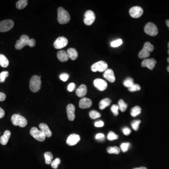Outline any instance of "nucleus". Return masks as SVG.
Returning <instances> with one entry per match:
<instances>
[{"label":"nucleus","mask_w":169,"mask_h":169,"mask_svg":"<svg viewBox=\"0 0 169 169\" xmlns=\"http://www.w3.org/2000/svg\"><path fill=\"white\" fill-rule=\"evenodd\" d=\"M58 13V21L61 25L67 24L71 20L70 14L62 7H59L57 10Z\"/></svg>","instance_id":"obj_1"},{"label":"nucleus","mask_w":169,"mask_h":169,"mask_svg":"<svg viewBox=\"0 0 169 169\" xmlns=\"http://www.w3.org/2000/svg\"><path fill=\"white\" fill-rule=\"evenodd\" d=\"M41 78L37 75H34L30 79L29 84L30 89L34 93L38 92L41 88Z\"/></svg>","instance_id":"obj_2"},{"label":"nucleus","mask_w":169,"mask_h":169,"mask_svg":"<svg viewBox=\"0 0 169 169\" xmlns=\"http://www.w3.org/2000/svg\"><path fill=\"white\" fill-rule=\"evenodd\" d=\"M11 119L12 124L15 126H19L21 128H25L27 124L26 119L20 115H13Z\"/></svg>","instance_id":"obj_3"},{"label":"nucleus","mask_w":169,"mask_h":169,"mask_svg":"<svg viewBox=\"0 0 169 169\" xmlns=\"http://www.w3.org/2000/svg\"><path fill=\"white\" fill-rule=\"evenodd\" d=\"M144 32L146 34L151 36H155L158 33V30L156 25L151 22L146 24L144 27Z\"/></svg>","instance_id":"obj_4"},{"label":"nucleus","mask_w":169,"mask_h":169,"mask_svg":"<svg viewBox=\"0 0 169 169\" xmlns=\"http://www.w3.org/2000/svg\"><path fill=\"white\" fill-rule=\"evenodd\" d=\"M30 134L39 141H43L46 139V135L41 130H39L37 128L33 127L30 130Z\"/></svg>","instance_id":"obj_5"},{"label":"nucleus","mask_w":169,"mask_h":169,"mask_svg":"<svg viewBox=\"0 0 169 169\" xmlns=\"http://www.w3.org/2000/svg\"><path fill=\"white\" fill-rule=\"evenodd\" d=\"M108 65L105 62L100 61L95 63L91 66V70L93 72H105L108 69Z\"/></svg>","instance_id":"obj_6"},{"label":"nucleus","mask_w":169,"mask_h":169,"mask_svg":"<svg viewBox=\"0 0 169 169\" xmlns=\"http://www.w3.org/2000/svg\"><path fill=\"white\" fill-rule=\"evenodd\" d=\"M30 38L28 36L26 35H23L21 36L20 40L17 41L15 45V48L17 50H20L22 49L25 46L29 45Z\"/></svg>","instance_id":"obj_7"},{"label":"nucleus","mask_w":169,"mask_h":169,"mask_svg":"<svg viewBox=\"0 0 169 169\" xmlns=\"http://www.w3.org/2000/svg\"><path fill=\"white\" fill-rule=\"evenodd\" d=\"M14 23L12 20H7L0 22V32H6L13 28Z\"/></svg>","instance_id":"obj_8"},{"label":"nucleus","mask_w":169,"mask_h":169,"mask_svg":"<svg viewBox=\"0 0 169 169\" xmlns=\"http://www.w3.org/2000/svg\"><path fill=\"white\" fill-rule=\"evenodd\" d=\"M95 20V15L93 11L88 10L84 15V22L87 26H91L94 23Z\"/></svg>","instance_id":"obj_9"},{"label":"nucleus","mask_w":169,"mask_h":169,"mask_svg":"<svg viewBox=\"0 0 169 169\" xmlns=\"http://www.w3.org/2000/svg\"><path fill=\"white\" fill-rule=\"evenodd\" d=\"M68 43L67 39L64 37L61 36L58 37L54 43V46L56 49H61L65 47Z\"/></svg>","instance_id":"obj_10"},{"label":"nucleus","mask_w":169,"mask_h":169,"mask_svg":"<svg viewBox=\"0 0 169 169\" xmlns=\"http://www.w3.org/2000/svg\"><path fill=\"white\" fill-rule=\"evenodd\" d=\"M143 8L139 6H134L131 8L129 11V14L133 18H137L143 15Z\"/></svg>","instance_id":"obj_11"},{"label":"nucleus","mask_w":169,"mask_h":169,"mask_svg":"<svg viewBox=\"0 0 169 169\" xmlns=\"http://www.w3.org/2000/svg\"><path fill=\"white\" fill-rule=\"evenodd\" d=\"M94 84L97 89L101 91H104L107 88V83L105 80L101 78H97L94 81Z\"/></svg>","instance_id":"obj_12"},{"label":"nucleus","mask_w":169,"mask_h":169,"mask_svg":"<svg viewBox=\"0 0 169 169\" xmlns=\"http://www.w3.org/2000/svg\"><path fill=\"white\" fill-rule=\"evenodd\" d=\"M156 63V60L154 58L146 59L141 63V66L147 67L149 70H152L155 67Z\"/></svg>","instance_id":"obj_13"},{"label":"nucleus","mask_w":169,"mask_h":169,"mask_svg":"<svg viewBox=\"0 0 169 169\" xmlns=\"http://www.w3.org/2000/svg\"><path fill=\"white\" fill-rule=\"evenodd\" d=\"M80 136L77 134H72L69 136L66 140V143L69 146L75 145L80 140Z\"/></svg>","instance_id":"obj_14"},{"label":"nucleus","mask_w":169,"mask_h":169,"mask_svg":"<svg viewBox=\"0 0 169 169\" xmlns=\"http://www.w3.org/2000/svg\"><path fill=\"white\" fill-rule=\"evenodd\" d=\"M67 114L69 120L71 121H73L75 118V107L72 104H69L66 108Z\"/></svg>","instance_id":"obj_15"},{"label":"nucleus","mask_w":169,"mask_h":169,"mask_svg":"<svg viewBox=\"0 0 169 169\" xmlns=\"http://www.w3.org/2000/svg\"><path fill=\"white\" fill-rule=\"evenodd\" d=\"M92 105V102L91 100L88 98H82L79 101V106L80 108L82 109L89 108Z\"/></svg>","instance_id":"obj_16"},{"label":"nucleus","mask_w":169,"mask_h":169,"mask_svg":"<svg viewBox=\"0 0 169 169\" xmlns=\"http://www.w3.org/2000/svg\"><path fill=\"white\" fill-rule=\"evenodd\" d=\"M103 77L104 78H106L107 80H108L111 83H114L116 80L113 71L110 69H108L106 71L104 72Z\"/></svg>","instance_id":"obj_17"},{"label":"nucleus","mask_w":169,"mask_h":169,"mask_svg":"<svg viewBox=\"0 0 169 169\" xmlns=\"http://www.w3.org/2000/svg\"><path fill=\"white\" fill-rule=\"evenodd\" d=\"M87 87L84 84H82L78 87L76 91V94L79 97H83L87 94Z\"/></svg>","instance_id":"obj_18"},{"label":"nucleus","mask_w":169,"mask_h":169,"mask_svg":"<svg viewBox=\"0 0 169 169\" xmlns=\"http://www.w3.org/2000/svg\"><path fill=\"white\" fill-rule=\"evenodd\" d=\"M39 128L44 133L46 137H51L52 135V133L50 129L48 128V125L45 123H41L39 124Z\"/></svg>","instance_id":"obj_19"},{"label":"nucleus","mask_w":169,"mask_h":169,"mask_svg":"<svg viewBox=\"0 0 169 169\" xmlns=\"http://www.w3.org/2000/svg\"><path fill=\"white\" fill-rule=\"evenodd\" d=\"M11 136V133L10 131L6 130L3 134V135L0 138V143L2 145H5L10 139Z\"/></svg>","instance_id":"obj_20"},{"label":"nucleus","mask_w":169,"mask_h":169,"mask_svg":"<svg viewBox=\"0 0 169 169\" xmlns=\"http://www.w3.org/2000/svg\"><path fill=\"white\" fill-rule=\"evenodd\" d=\"M57 57L58 60L62 62H65L69 59L67 53L64 51H58L57 53Z\"/></svg>","instance_id":"obj_21"},{"label":"nucleus","mask_w":169,"mask_h":169,"mask_svg":"<svg viewBox=\"0 0 169 169\" xmlns=\"http://www.w3.org/2000/svg\"><path fill=\"white\" fill-rule=\"evenodd\" d=\"M67 53L68 55L69 59H71L72 60H76L78 57L77 51L74 48H69L67 51Z\"/></svg>","instance_id":"obj_22"},{"label":"nucleus","mask_w":169,"mask_h":169,"mask_svg":"<svg viewBox=\"0 0 169 169\" xmlns=\"http://www.w3.org/2000/svg\"><path fill=\"white\" fill-rule=\"evenodd\" d=\"M111 103V100L109 98H105L102 100L99 103L100 109L101 110L105 109L106 107L110 105Z\"/></svg>","instance_id":"obj_23"},{"label":"nucleus","mask_w":169,"mask_h":169,"mask_svg":"<svg viewBox=\"0 0 169 169\" xmlns=\"http://www.w3.org/2000/svg\"><path fill=\"white\" fill-rule=\"evenodd\" d=\"M9 65V61L4 55L0 54V65L3 68L7 67Z\"/></svg>","instance_id":"obj_24"},{"label":"nucleus","mask_w":169,"mask_h":169,"mask_svg":"<svg viewBox=\"0 0 169 169\" xmlns=\"http://www.w3.org/2000/svg\"><path fill=\"white\" fill-rule=\"evenodd\" d=\"M118 105L119 107V109L122 112H124L128 108V104L122 99L119 100V101L118 102Z\"/></svg>","instance_id":"obj_25"},{"label":"nucleus","mask_w":169,"mask_h":169,"mask_svg":"<svg viewBox=\"0 0 169 169\" xmlns=\"http://www.w3.org/2000/svg\"><path fill=\"white\" fill-rule=\"evenodd\" d=\"M28 4V1L27 0H20L16 3V7L19 10H22L26 8Z\"/></svg>","instance_id":"obj_26"},{"label":"nucleus","mask_w":169,"mask_h":169,"mask_svg":"<svg viewBox=\"0 0 169 169\" xmlns=\"http://www.w3.org/2000/svg\"><path fill=\"white\" fill-rule=\"evenodd\" d=\"M141 109L139 106H135L131 110V115L133 117H135L141 113Z\"/></svg>","instance_id":"obj_27"},{"label":"nucleus","mask_w":169,"mask_h":169,"mask_svg":"<svg viewBox=\"0 0 169 169\" xmlns=\"http://www.w3.org/2000/svg\"><path fill=\"white\" fill-rule=\"evenodd\" d=\"M45 158V163L47 164H50L52 162V160L53 158V155L51 152H46L44 154Z\"/></svg>","instance_id":"obj_28"},{"label":"nucleus","mask_w":169,"mask_h":169,"mask_svg":"<svg viewBox=\"0 0 169 169\" xmlns=\"http://www.w3.org/2000/svg\"><path fill=\"white\" fill-rule=\"evenodd\" d=\"M107 152L109 154H118L120 152V149L118 147H109L107 148Z\"/></svg>","instance_id":"obj_29"},{"label":"nucleus","mask_w":169,"mask_h":169,"mask_svg":"<svg viewBox=\"0 0 169 169\" xmlns=\"http://www.w3.org/2000/svg\"><path fill=\"white\" fill-rule=\"evenodd\" d=\"M150 54V53L149 52L144 48H143L140 52L138 56L140 59H143V58H147L148 57H149Z\"/></svg>","instance_id":"obj_30"},{"label":"nucleus","mask_w":169,"mask_h":169,"mask_svg":"<svg viewBox=\"0 0 169 169\" xmlns=\"http://www.w3.org/2000/svg\"><path fill=\"white\" fill-rule=\"evenodd\" d=\"M124 86L126 88H130L132 87L133 84H134V80L133 78L130 77L126 78L124 80L123 83Z\"/></svg>","instance_id":"obj_31"},{"label":"nucleus","mask_w":169,"mask_h":169,"mask_svg":"<svg viewBox=\"0 0 169 169\" xmlns=\"http://www.w3.org/2000/svg\"><path fill=\"white\" fill-rule=\"evenodd\" d=\"M143 48L148 51L149 52L151 53L154 50V47L149 42H146L145 43Z\"/></svg>","instance_id":"obj_32"},{"label":"nucleus","mask_w":169,"mask_h":169,"mask_svg":"<svg viewBox=\"0 0 169 169\" xmlns=\"http://www.w3.org/2000/svg\"><path fill=\"white\" fill-rule=\"evenodd\" d=\"M89 116L91 118L95 119L100 118L101 114L96 110H92L89 113Z\"/></svg>","instance_id":"obj_33"},{"label":"nucleus","mask_w":169,"mask_h":169,"mask_svg":"<svg viewBox=\"0 0 169 169\" xmlns=\"http://www.w3.org/2000/svg\"><path fill=\"white\" fill-rule=\"evenodd\" d=\"M107 139L108 140L110 141H112V140H116L118 139V136L115 133H114L113 132L110 131L109 133L107 136Z\"/></svg>","instance_id":"obj_34"},{"label":"nucleus","mask_w":169,"mask_h":169,"mask_svg":"<svg viewBox=\"0 0 169 169\" xmlns=\"http://www.w3.org/2000/svg\"><path fill=\"white\" fill-rule=\"evenodd\" d=\"M60 163H61L60 159L59 158H57L55 159L54 160L52 161L51 163V165L53 169H57L58 168Z\"/></svg>","instance_id":"obj_35"},{"label":"nucleus","mask_w":169,"mask_h":169,"mask_svg":"<svg viewBox=\"0 0 169 169\" xmlns=\"http://www.w3.org/2000/svg\"><path fill=\"white\" fill-rule=\"evenodd\" d=\"M9 76V72L4 71L0 73V82L3 83L5 81V78Z\"/></svg>","instance_id":"obj_36"},{"label":"nucleus","mask_w":169,"mask_h":169,"mask_svg":"<svg viewBox=\"0 0 169 169\" xmlns=\"http://www.w3.org/2000/svg\"><path fill=\"white\" fill-rule=\"evenodd\" d=\"M122 43H123V41L121 39H118L111 42L110 45L112 47L117 48L122 45Z\"/></svg>","instance_id":"obj_37"},{"label":"nucleus","mask_w":169,"mask_h":169,"mask_svg":"<svg viewBox=\"0 0 169 169\" xmlns=\"http://www.w3.org/2000/svg\"><path fill=\"white\" fill-rule=\"evenodd\" d=\"M141 121L140 120H136L132 122V126L134 130L137 131L139 128L140 124Z\"/></svg>","instance_id":"obj_38"},{"label":"nucleus","mask_w":169,"mask_h":169,"mask_svg":"<svg viewBox=\"0 0 169 169\" xmlns=\"http://www.w3.org/2000/svg\"><path fill=\"white\" fill-rule=\"evenodd\" d=\"M140 89H141V88H140V86L139 84H134L132 87L128 88L129 91L132 92L139 91Z\"/></svg>","instance_id":"obj_39"},{"label":"nucleus","mask_w":169,"mask_h":169,"mask_svg":"<svg viewBox=\"0 0 169 169\" xmlns=\"http://www.w3.org/2000/svg\"><path fill=\"white\" fill-rule=\"evenodd\" d=\"M130 146V144L129 143H123L120 145L121 149L122 150V151L123 152H127L128 151V150Z\"/></svg>","instance_id":"obj_40"},{"label":"nucleus","mask_w":169,"mask_h":169,"mask_svg":"<svg viewBox=\"0 0 169 169\" xmlns=\"http://www.w3.org/2000/svg\"><path fill=\"white\" fill-rule=\"evenodd\" d=\"M119 107L118 105L114 104L111 108V110L115 116H117L118 115Z\"/></svg>","instance_id":"obj_41"},{"label":"nucleus","mask_w":169,"mask_h":169,"mask_svg":"<svg viewBox=\"0 0 169 169\" xmlns=\"http://www.w3.org/2000/svg\"><path fill=\"white\" fill-rule=\"evenodd\" d=\"M69 75L66 73H63L60 75V79L63 82L66 81L69 79Z\"/></svg>","instance_id":"obj_42"},{"label":"nucleus","mask_w":169,"mask_h":169,"mask_svg":"<svg viewBox=\"0 0 169 169\" xmlns=\"http://www.w3.org/2000/svg\"><path fill=\"white\" fill-rule=\"evenodd\" d=\"M95 139L100 141H103L105 139V136L104 134L102 133L97 134L95 136Z\"/></svg>","instance_id":"obj_43"},{"label":"nucleus","mask_w":169,"mask_h":169,"mask_svg":"<svg viewBox=\"0 0 169 169\" xmlns=\"http://www.w3.org/2000/svg\"><path fill=\"white\" fill-rule=\"evenodd\" d=\"M75 87H76V86H75V84L74 83H71L68 86V90L69 92H72L75 89Z\"/></svg>","instance_id":"obj_44"},{"label":"nucleus","mask_w":169,"mask_h":169,"mask_svg":"<svg viewBox=\"0 0 169 169\" xmlns=\"http://www.w3.org/2000/svg\"><path fill=\"white\" fill-rule=\"evenodd\" d=\"M123 132L124 135L128 136V135H130V134L131 133V130L129 128L125 127V128L123 129Z\"/></svg>","instance_id":"obj_45"},{"label":"nucleus","mask_w":169,"mask_h":169,"mask_svg":"<svg viewBox=\"0 0 169 169\" xmlns=\"http://www.w3.org/2000/svg\"><path fill=\"white\" fill-rule=\"evenodd\" d=\"M104 124V122H103V121H101V120L97 121V122H95V124H94V125H95V127H97V128H101V127H103Z\"/></svg>","instance_id":"obj_46"},{"label":"nucleus","mask_w":169,"mask_h":169,"mask_svg":"<svg viewBox=\"0 0 169 169\" xmlns=\"http://www.w3.org/2000/svg\"><path fill=\"white\" fill-rule=\"evenodd\" d=\"M36 45V41L35 40L33 39H30L29 41V45L30 47H33Z\"/></svg>","instance_id":"obj_47"},{"label":"nucleus","mask_w":169,"mask_h":169,"mask_svg":"<svg viewBox=\"0 0 169 169\" xmlns=\"http://www.w3.org/2000/svg\"><path fill=\"white\" fill-rule=\"evenodd\" d=\"M6 96V94L2 92H0V102H2L5 100Z\"/></svg>","instance_id":"obj_48"},{"label":"nucleus","mask_w":169,"mask_h":169,"mask_svg":"<svg viewBox=\"0 0 169 169\" xmlns=\"http://www.w3.org/2000/svg\"><path fill=\"white\" fill-rule=\"evenodd\" d=\"M5 115V111L0 107V119L2 118Z\"/></svg>","instance_id":"obj_49"},{"label":"nucleus","mask_w":169,"mask_h":169,"mask_svg":"<svg viewBox=\"0 0 169 169\" xmlns=\"http://www.w3.org/2000/svg\"><path fill=\"white\" fill-rule=\"evenodd\" d=\"M147 169V168H146V167H139V168H134V169Z\"/></svg>","instance_id":"obj_50"},{"label":"nucleus","mask_w":169,"mask_h":169,"mask_svg":"<svg viewBox=\"0 0 169 169\" xmlns=\"http://www.w3.org/2000/svg\"><path fill=\"white\" fill-rule=\"evenodd\" d=\"M166 23L167 26L169 27V20H167L166 21Z\"/></svg>","instance_id":"obj_51"},{"label":"nucleus","mask_w":169,"mask_h":169,"mask_svg":"<svg viewBox=\"0 0 169 169\" xmlns=\"http://www.w3.org/2000/svg\"><path fill=\"white\" fill-rule=\"evenodd\" d=\"M168 55H169V43H168Z\"/></svg>","instance_id":"obj_52"},{"label":"nucleus","mask_w":169,"mask_h":169,"mask_svg":"<svg viewBox=\"0 0 169 169\" xmlns=\"http://www.w3.org/2000/svg\"><path fill=\"white\" fill-rule=\"evenodd\" d=\"M167 71L169 72V65L168 66V67H167Z\"/></svg>","instance_id":"obj_53"},{"label":"nucleus","mask_w":169,"mask_h":169,"mask_svg":"<svg viewBox=\"0 0 169 169\" xmlns=\"http://www.w3.org/2000/svg\"><path fill=\"white\" fill-rule=\"evenodd\" d=\"M167 62L169 63V57H168V58H167Z\"/></svg>","instance_id":"obj_54"}]
</instances>
